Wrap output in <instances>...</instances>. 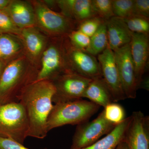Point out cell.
Returning a JSON list of instances; mask_svg holds the SVG:
<instances>
[{
    "mask_svg": "<svg viewBox=\"0 0 149 149\" xmlns=\"http://www.w3.org/2000/svg\"><path fill=\"white\" fill-rule=\"evenodd\" d=\"M55 92L52 80H43L29 84L19 94L17 102L24 107L29 121L28 137L43 139L47 135V121Z\"/></svg>",
    "mask_w": 149,
    "mask_h": 149,
    "instance_id": "1",
    "label": "cell"
},
{
    "mask_svg": "<svg viewBox=\"0 0 149 149\" xmlns=\"http://www.w3.org/2000/svg\"><path fill=\"white\" fill-rule=\"evenodd\" d=\"M100 107L82 99L54 105L48 116V132L66 125H79L86 122L98 110Z\"/></svg>",
    "mask_w": 149,
    "mask_h": 149,
    "instance_id": "2",
    "label": "cell"
},
{
    "mask_svg": "<svg viewBox=\"0 0 149 149\" xmlns=\"http://www.w3.org/2000/svg\"><path fill=\"white\" fill-rule=\"evenodd\" d=\"M37 75L27 72L23 59L19 58L6 65L0 78V105L17 102L24 88L35 82Z\"/></svg>",
    "mask_w": 149,
    "mask_h": 149,
    "instance_id": "3",
    "label": "cell"
},
{
    "mask_svg": "<svg viewBox=\"0 0 149 149\" xmlns=\"http://www.w3.org/2000/svg\"><path fill=\"white\" fill-rule=\"evenodd\" d=\"M29 129L27 113L20 102L0 105V138L23 145L28 137Z\"/></svg>",
    "mask_w": 149,
    "mask_h": 149,
    "instance_id": "4",
    "label": "cell"
},
{
    "mask_svg": "<svg viewBox=\"0 0 149 149\" xmlns=\"http://www.w3.org/2000/svg\"><path fill=\"white\" fill-rule=\"evenodd\" d=\"M92 80L70 71L58 75L52 80L56 88L53 102L56 104L81 99Z\"/></svg>",
    "mask_w": 149,
    "mask_h": 149,
    "instance_id": "5",
    "label": "cell"
},
{
    "mask_svg": "<svg viewBox=\"0 0 149 149\" xmlns=\"http://www.w3.org/2000/svg\"><path fill=\"white\" fill-rule=\"evenodd\" d=\"M66 59L65 41L58 40L48 47L43 53L42 66L35 81L52 80L68 72Z\"/></svg>",
    "mask_w": 149,
    "mask_h": 149,
    "instance_id": "6",
    "label": "cell"
},
{
    "mask_svg": "<svg viewBox=\"0 0 149 149\" xmlns=\"http://www.w3.org/2000/svg\"><path fill=\"white\" fill-rule=\"evenodd\" d=\"M66 59L68 71L93 80L102 77L99 62L86 50L73 47L69 40L65 41Z\"/></svg>",
    "mask_w": 149,
    "mask_h": 149,
    "instance_id": "7",
    "label": "cell"
},
{
    "mask_svg": "<svg viewBox=\"0 0 149 149\" xmlns=\"http://www.w3.org/2000/svg\"><path fill=\"white\" fill-rule=\"evenodd\" d=\"M116 125L106 119L103 111L95 119L77 125L70 149H80L91 146L102 136L108 134Z\"/></svg>",
    "mask_w": 149,
    "mask_h": 149,
    "instance_id": "8",
    "label": "cell"
},
{
    "mask_svg": "<svg viewBox=\"0 0 149 149\" xmlns=\"http://www.w3.org/2000/svg\"><path fill=\"white\" fill-rule=\"evenodd\" d=\"M34 5L36 22L45 31L57 36L68 35L74 31V20L52 10L43 3L37 2Z\"/></svg>",
    "mask_w": 149,
    "mask_h": 149,
    "instance_id": "9",
    "label": "cell"
},
{
    "mask_svg": "<svg viewBox=\"0 0 149 149\" xmlns=\"http://www.w3.org/2000/svg\"><path fill=\"white\" fill-rule=\"evenodd\" d=\"M123 92L126 98L135 99L138 90L135 68L128 44L113 52Z\"/></svg>",
    "mask_w": 149,
    "mask_h": 149,
    "instance_id": "10",
    "label": "cell"
},
{
    "mask_svg": "<svg viewBox=\"0 0 149 149\" xmlns=\"http://www.w3.org/2000/svg\"><path fill=\"white\" fill-rule=\"evenodd\" d=\"M102 77L111 93L113 102L126 98L120 82L114 52L108 45L103 52L97 56Z\"/></svg>",
    "mask_w": 149,
    "mask_h": 149,
    "instance_id": "11",
    "label": "cell"
},
{
    "mask_svg": "<svg viewBox=\"0 0 149 149\" xmlns=\"http://www.w3.org/2000/svg\"><path fill=\"white\" fill-rule=\"evenodd\" d=\"M124 141L128 149H149V118L141 111L133 112Z\"/></svg>",
    "mask_w": 149,
    "mask_h": 149,
    "instance_id": "12",
    "label": "cell"
},
{
    "mask_svg": "<svg viewBox=\"0 0 149 149\" xmlns=\"http://www.w3.org/2000/svg\"><path fill=\"white\" fill-rule=\"evenodd\" d=\"M130 45L138 89L148 62L149 35L133 33Z\"/></svg>",
    "mask_w": 149,
    "mask_h": 149,
    "instance_id": "13",
    "label": "cell"
},
{
    "mask_svg": "<svg viewBox=\"0 0 149 149\" xmlns=\"http://www.w3.org/2000/svg\"><path fill=\"white\" fill-rule=\"evenodd\" d=\"M108 46L114 52L130 44L133 32L128 29L124 19L113 16L106 21Z\"/></svg>",
    "mask_w": 149,
    "mask_h": 149,
    "instance_id": "14",
    "label": "cell"
},
{
    "mask_svg": "<svg viewBox=\"0 0 149 149\" xmlns=\"http://www.w3.org/2000/svg\"><path fill=\"white\" fill-rule=\"evenodd\" d=\"M65 16L80 23L97 16L93 6L92 0H63L56 1Z\"/></svg>",
    "mask_w": 149,
    "mask_h": 149,
    "instance_id": "15",
    "label": "cell"
},
{
    "mask_svg": "<svg viewBox=\"0 0 149 149\" xmlns=\"http://www.w3.org/2000/svg\"><path fill=\"white\" fill-rule=\"evenodd\" d=\"M4 9L19 29L34 27L37 23L34 8L27 2L11 1Z\"/></svg>",
    "mask_w": 149,
    "mask_h": 149,
    "instance_id": "16",
    "label": "cell"
},
{
    "mask_svg": "<svg viewBox=\"0 0 149 149\" xmlns=\"http://www.w3.org/2000/svg\"><path fill=\"white\" fill-rule=\"evenodd\" d=\"M83 97L104 108L113 102L111 93L102 77L91 80L83 94Z\"/></svg>",
    "mask_w": 149,
    "mask_h": 149,
    "instance_id": "17",
    "label": "cell"
},
{
    "mask_svg": "<svg viewBox=\"0 0 149 149\" xmlns=\"http://www.w3.org/2000/svg\"><path fill=\"white\" fill-rule=\"evenodd\" d=\"M131 120V116L116 125L103 138L89 146L80 149H115L125 138L126 130Z\"/></svg>",
    "mask_w": 149,
    "mask_h": 149,
    "instance_id": "18",
    "label": "cell"
},
{
    "mask_svg": "<svg viewBox=\"0 0 149 149\" xmlns=\"http://www.w3.org/2000/svg\"><path fill=\"white\" fill-rule=\"evenodd\" d=\"M27 53L32 58H37L42 53L45 45V40L34 27L21 29L20 35Z\"/></svg>",
    "mask_w": 149,
    "mask_h": 149,
    "instance_id": "19",
    "label": "cell"
},
{
    "mask_svg": "<svg viewBox=\"0 0 149 149\" xmlns=\"http://www.w3.org/2000/svg\"><path fill=\"white\" fill-rule=\"evenodd\" d=\"M108 45L106 21L101 24L95 33L90 38V42L86 51L95 56L102 53Z\"/></svg>",
    "mask_w": 149,
    "mask_h": 149,
    "instance_id": "20",
    "label": "cell"
},
{
    "mask_svg": "<svg viewBox=\"0 0 149 149\" xmlns=\"http://www.w3.org/2000/svg\"><path fill=\"white\" fill-rule=\"evenodd\" d=\"M21 49V43L13 35H0V60L5 61L18 53Z\"/></svg>",
    "mask_w": 149,
    "mask_h": 149,
    "instance_id": "21",
    "label": "cell"
},
{
    "mask_svg": "<svg viewBox=\"0 0 149 149\" xmlns=\"http://www.w3.org/2000/svg\"><path fill=\"white\" fill-rule=\"evenodd\" d=\"M124 20L131 32L149 35V19L148 17L133 15L124 19Z\"/></svg>",
    "mask_w": 149,
    "mask_h": 149,
    "instance_id": "22",
    "label": "cell"
},
{
    "mask_svg": "<svg viewBox=\"0 0 149 149\" xmlns=\"http://www.w3.org/2000/svg\"><path fill=\"white\" fill-rule=\"evenodd\" d=\"M103 111L106 119L115 125L120 124L125 118L124 109L119 104L111 103L104 108Z\"/></svg>",
    "mask_w": 149,
    "mask_h": 149,
    "instance_id": "23",
    "label": "cell"
},
{
    "mask_svg": "<svg viewBox=\"0 0 149 149\" xmlns=\"http://www.w3.org/2000/svg\"><path fill=\"white\" fill-rule=\"evenodd\" d=\"M114 16L123 19L134 15V0H112Z\"/></svg>",
    "mask_w": 149,
    "mask_h": 149,
    "instance_id": "24",
    "label": "cell"
},
{
    "mask_svg": "<svg viewBox=\"0 0 149 149\" xmlns=\"http://www.w3.org/2000/svg\"><path fill=\"white\" fill-rule=\"evenodd\" d=\"M92 4L97 16L104 20L114 16L112 0H92Z\"/></svg>",
    "mask_w": 149,
    "mask_h": 149,
    "instance_id": "25",
    "label": "cell"
},
{
    "mask_svg": "<svg viewBox=\"0 0 149 149\" xmlns=\"http://www.w3.org/2000/svg\"><path fill=\"white\" fill-rule=\"evenodd\" d=\"M21 30L14 24L5 10H0V35H20Z\"/></svg>",
    "mask_w": 149,
    "mask_h": 149,
    "instance_id": "26",
    "label": "cell"
},
{
    "mask_svg": "<svg viewBox=\"0 0 149 149\" xmlns=\"http://www.w3.org/2000/svg\"><path fill=\"white\" fill-rule=\"evenodd\" d=\"M104 21L106 20L98 16L94 17L79 23L77 30L91 38Z\"/></svg>",
    "mask_w": 149,
    "mask_h": 149,
    "instance_id": "27",
    "label": "cell"
},
{
    "mask_svg": "<svg viewBox=\"0 0 149 149\" xmlns=\"http://www.w3.org/2000/svg\"><path fill=\"white\" fill-rule=\"evenodd\" d=\"M68 35L70 44L77 49L86 50L90 44V37L79 30H74Z\"/></svg>",
    "mask_w": 149,
    "mask_h": 149,
    "instance_id": "28",
    "label": "cell"
},
{
    "mask_svg": "<svg viewBox=\"0 0 149 149\" xmlns=\"http://www.w3.org/2000/svg\"><path fill=\"white\" fill-rule=\"evenodd\" d=\"M134 15L149 17V0H134Z\"/></svg>",
    "mask_w": 149,
    "mask_h": 149,
    "instance_id": "29",
    "label": "cell"
},
{
    "mask_svg": "<svg viewBox=\"0 0 149 149\" xmlns=\"http://www.w3.org/2000/svg\"><path fill=\"white\" fill-rule=\"evenodd\" d=\"M0 149H30L11 139L0 138ZM44 149H48L45 148Z\"/></svg>",
    "mask_w": 149,
    "mask_h": 149,
    "instance_id": "30",
    "label": "cell"
},
{
    "mask_svg": "<svg viewBox=\"0 0 149 149\" xmlns=\"http://www.w3.org/2000/svg\"><path fill=\"white\" fill-rule=\"evenodd\" d=\"M10 0H0V10L4 9L9 4Z\"/></svg>",
    "mask_w": 149,
    "mask_h": 149,
    "instance_id": "31",
    "label": "cell"
},
{
    "mask_svg": "<svg viewBox=\"0 0 149 149\" xmlns=\"http://www.w3.org/2000/svg\"><path fill=\"white\" fill-rule=\"evenodd\" d=\"M115 149H128V146L124 140L118 145Z\"/></svg>",
    "mask_w": 149,
    "mask_h": 149,
    "instance_id": "32",
    "label": "cell"
},
{
    "mask_svg": "<svg viewBox=\"0 0 149 149\" xmlns=\"http://www.w3.org/2000/svg\"><path fill=\"white\" fill-rule=\"evenodd\" d=\"M5 61H4L0 60V78L2 74L3 71L6 66Z\"/></svg>",
    "mask_w": 149,
    "mask_h": 149,
    "instance_id": "33",
    "label": "cell"
}]
</instances>
